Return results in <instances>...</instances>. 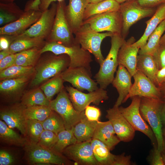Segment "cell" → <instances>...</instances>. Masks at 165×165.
Segmentation results:
<instances>
[{
	"mask_svg": "<svg viewBox=\"0 0 165 165\" xmlns=\"http://www.w3.org/2000/svg\"><path fill=\"white\" fill-rule=\"evenodd\" d=\"M164 138V142H163V151H164V154L163 155L162 157L163 158V160L165 165V137H163Z\"/></svg>",
	"mask_w": 165,
	"mask_h": 165,
	"instance_id": "obj_57",
	"label": "cell"
},
{
	"mask_svg": "<svg viewBox=\"0 0 165 165\" xmlns=\"http://www.w3.org/2000/svg\"><path fill=\"white\" fill-rule=\"evenodd\" d=\"M50 52L56 55L64 54L68 56L70 62L68 68L84 67L90 71V63L93 60L91 53L76 43L66 46L55 42H46L41 48L40 53Z\"/></svg>",
	"mask_w": 165,
	"mask_h": 165,
	"instance_id": "obj_3",
	"label": "cell"
},
{
	"mask_svg": "<svg viewBox=\"0 0 165 165\" xmlns=\"http://www.w3.org/2000/svg\"><path fill=\"white\" fill-rule=\"evenodd\" d=\"M57 140V135L51 131L44 130L40 136L37 144L44 147L52 149Z\"/></svg>",
	"mask_w": 165,
	"mask_h": 165,
	"instance_id": "obj_42",
	"label": "cell"
},
{
	"mask_svg": "<svg viewBox=\"0 0 165 165\" xmlns=\"http://www.w3.org/2000/svg\"><path fill=\"white\" fill-rule=\"evenodd\" d=\"M105 0H86L88 3H95L100 2Z\"/></svg>",
	"mask_w": 165,
	"mask_h": 165,
	"instance_id": "obj_59",
	"label": "cell"
},
{
	"mask_svg": "<svg viewBox=\"0 0 165 165\" xmlns=\"http://www.w3.org/2000/svg\"><path fill=\"white\" fill-rule=\"evenodd\" d=\"M50 8L42 12L39 19L22 33L15 36L7 35L11 43L14 39L21 38H38L46 40L51 32L56 16L57 3L51 4Z\"/></svg>",
	"mask_w": 165,
	"mask_h": 165,
	"instance_id": "obj_10",
	"label": "cell"
},
{
	"mask_svg": "<svg viewBox=\"0 0 165 165\" xmlns=\"http://www.w3.org/2000/svg\"><path fill=\"white\" fill-rule=\"evenodd\" d=\"M64 0H40L39 8L40 11L42 12L49 9L51 4L56 1L61 2Z\"/></svg>",
	"mask_w": 165,
	"mask_h": 165,
	"instance_id": "obj_52",
	"label": "cell"
},
{
	"mask_svg": "<svg viewBox=\"0 0 165 165\" xmlns=\"http://www.w3.org/2000/svg\"><path fill=\"white\" fill-rule=\"evenodd\" d=\"M133 77L134 79V83L132 84L123 103L126 102L129 98L137 96L155 99H161L159 88L141 72L137 70Z\"/></svg>",
	"mask_w": 165,
	"mask_h": 165,
	"instance_id": "obj_15",
	"label": "cell"
},
{
	"mask_svg": "<svg viewBox=\"0 0 165 165\" xmlns=\"http://www.w3.org/2000/svg\"><path fill=\"white\" fill-rule=\"evenodd\" d=\"M69 57L63 54H53L45 57L38 64L35 69V74L31 84L32 87L37 86L43 82L61 74L69 67Z\"/></svg>",
	"mask_w": 165,
	"mask_h": 165,
	"instance_id": "obj_4",
	"label": "cell"
},
{
	"mask_svg": "<svg viewBox=\"0 0 165 165\" xmlns=\"http://www.w3.org/2000/svg\"><path fill=\"white\" fill-rule=\"evenodd\" d=\"M165 31V20L150 35L145 45L140 49L138 54H148L153 56L159 48L160 39Z\"/></svg>",
	"mask_w": 165,
	"mask_h": 165,
	"instance_id": "obj_31",
	"label": "cell"
},
{
	"mask_svg": "<svg viewBox=\"0 0 165 165\" xmlns=\"http://www.w3.org/2000/svg\"><path fill=\"white\" fill-rule=\"evenodd\" d=\"M131 98L130 105L126 108L119 107V111L135 131H139L144 134L149 138L154 146H157L156 144L157 142L153 131L140 112L141 97L137 96Z\"/></svg>",
	"mask_w": 165,
	"mask_h": 165,
	"instance_id": "obj_11",
	"label": "cell"
},
{
	"mask_svg": "<svg viewBox=\"0 0 165 165\" xmlns=\"http://www.w3.org/2000/svg\"><path fill=\"white\" fill-rule=\"evenodd\" d=\"M156 86L159 87L165 82V67L158 70L156 76Z\"/></svg>",
	"mask_w": 165,
	"mask_h": 165,
	"instance_id": "obj_50",
	"label": "cell"
},
{
	"mask_svg": "<svg viewBox=\"0 0 165 165\" xmlns=\"http://www.w3.org/2000/svg\"><path fill=\"white\" fill-rule=\"evenodd\" d=\"M86 0H69L65 8V14L72 33L75 34L82 25Z\"/></svg>",
	"mask_w": 165,
	"mask_h": 165,
	"instance_id": "obj_21",
	"label": "cell"
},
{
	"mask_svg": "<svg viewBox=\"0 0 165 165\" xmlns=\"http://www.w3.org/2000/svg\"><path fill=\"white\" fill-rule=\"evenodd\" d=\"M49 106L62 118L66 130L72 129L77 123L86 116L84 111L79 112L75 110L68 93L64 88L55 99L50 101Z\"/></svg>",
	"mask_w": 165,
	"mask_h": 165,
	"instance_id": "obj_7",
	"label": "cell"
},
{
	"mask_svg": "<svg viewBox=\"0 0 165 165\" xmlns=\"http://www.w3.org/2000/svg\"><path fill=\"white\" fill-rule=\"evenodd\" d=\"M53 111L49 106L35 105L25 107L24 112L27 119L42 122L50 115Z\"/></svg>",
	"mask_w": 165,
	"mask_h": 165,
	"instance_id": "obj_39",
	"label": "cell"
},
{
	"mask_svg": "<svg viewBox=\"0 0 165 165\" xmlns=\"http://www.w3.org/2000/svg\"><path fill=\"white\" fill-rule=\"evenodd\" d=\"M160 44L165 45V33L162 36L160 41Z\"/></svg>",
	"mask_w": 165,
	"mask_h": 165,
	"instance_id": "obj_58",
	"label": "cell"
},
{
	"mask_svg": "<svg viewBox=\"0 0 165 165\" xmlns=\"http://www.w3.org/2000/svg\"><path fill=\"white\" fill-rule=\"evenodd\" d=\"M94 30L97 32H110L121 35L122 19L119 10L106 12L93 16L83 21Z\"/></svg>",
	"mask_w": 165,
	"mask_h": 165,
	"instance_id": "obj_12",
	"label": "cell"
},
{
	"mask_svg": "<svg viewBox=\"0 0 165 165\" xmlns=\"http://www.w3.org/2000/svg\"><path fill=\"white\" fill-rule=\"evenodd\" d=\"M76 42L84 50L92 54L100 65L104 58L101 49L103 40L113 34L110 32L101 33L93 30L88 24H83L74 34Z\"/></svg>",
	"mask_w": 165,
	"mask_h": 165,
	"instance_id": "obj_5",
	"label": "cell"
},
{
	"mask_svg": "<svg viewBox=\"0 0 165 165\" xmlns=\"http://www.w3.org/2000/svg\"><path fill=\"white\" fill-rule=\"evenodd\" d=\"M111 38V47L109 53L94 77L99 87L104 89L112 83L114 78V74L119 65L118 52L125 41L119 34H114Z\"/></svg>",
	"mask_w": 165,
	"mask_h": 165,
	"instance_id": "obj_2",
	"label": "cell"
},
{
	"mask_svg": "<svg viewBox=\"0 0 165 165\" xmlns=\"http://www.w3.org/2000/svg\"><path fill=\"white\" fill-rule=\"evenodd\" d=\"M161 116L163 127H165V101H164L162 108Z\"/></svg>",
	"mask_w": 165,
	"mask_h": 165,
	"instance_id": "obj_54",
	"label": "cell"
},
{
	"mask_svg": "<svg viewBox=\"0 0 165 165\" xmlns=\"http://www.w3.org/2000/svg\"><path fill=\"white\" fill-rule=\"evenodd\" d=\"M22 10L13 2H0V26L1 27L13 22L23 14Z\"/></svg>",
	"mask_w": 165,
	"mask_h": 165,
	"instance_id": "obj_28",
	"label": "cell"
},
{
	"mask_svg": "<svg viewBox=\"0 0 165 165\" xmlns=\"http://www.w3.org/2000/svg\"><path fill=\"white\" fill-rule=\"evenodd\" d=\"M84 112L86 117L89 120L92 121H99L101 116V112L99 108L89 105L86 108Z\"/></svg>",
	"mask_w": 165,
	"mask_h": 165,
	"instance_id": "obj_43",
	"label": "cell"
},
{
	"mask_svg": "<svg viewBox=\"0 0 165 165\" xmlns=\"http://www.w3.org/2000/svg\"><path fill=\"white\" fill-rule=\"evenodd\" d=\"M35 72V68L33 66L24 67L14 64L0 71V79L2 81L23 76H30Z\"/></svg>",
	"mask_w": 165,
	"mask_h": 165,
	"instance_id": "obj_35",
	"label": "cell"
},
{
	"mask_svg": "<svg viewBox=\"0 0 165 165\" xmlns=\"http://www.w3.org/2000/svg\"><path fill=\"white\" fill-rule=\"evenodd\" d=\"M46 42L45 39L40 38H19L13 40L8 49L11 53H16L34 47L42 48Z\"/></svg>",
	"mask_w": 165,
	"mask_h": 165,
	"instance_id": "obj_30",
	"label": "cell"
},
{
	"mask_svg": "<svg viewBox=\"0 0 165 165\" xmlns=\"http://www.w3.org/2000/svg\"><path fill=\"white\" fill-rule=\"evenodd\" d=\"M11 54L12 53H10L8 49L1 51L0 52V61Z\"/></svg>",
	"mask_w": 165,
	"mask_h": 165,
	"instance_id": "obj_56",
	"label": "cell"
},
{
	"mask_svg": "<svg viewBox=\"0 0 165 165\" xmlns=\"http://www.w3.org/2000/svg\"><path fill=\"white\" fill-rule=\"evenodd\" d=\"M132 77L124 66L119 65L116 76L112 83L119 94L115 104L119 107L123 103L131 89L132 85L131 82Z\"/></svg>",
	"mask_w": 165,
	"mask_h": 165,
	"instance_id": "obj_22",
	"label": "cell"
},
{
	"mask_svg": "<svg viewBox=\"0 0 165 165\" xmlns=\"http://www.w3.org/2000/svg\"><path fill=\"white\" fill-rule=\"evenodd\" d=\"M44 130L41 122L36 120L28 119L27 135L30 141L37 143Z\"/></svg>",
	"mask_w": 165,
	"mask_h": 165,
	"instance_id": "obj_41",
	"label": "cell"
},
{
	"mask_svg": "<svg viewBox=\"0 0 165 165\" xmlns=\"http://www.w3.org/2000/svg\"><path fill=\"white\" fill-rule=\"evenodd\" d=\"M135 42L133 37L124 41L118 52V61L119 65L124 66L132 76L137 71L136 66L137 57L140 48L133 46Z\"/></svg>",
	"mask_w": 165,
	"mask_h": 165,
	"instance_id": "obj_20",
	"label": "cell"
},
{
	"mask_svg": "<svg viewBox=\"0 0 165 165\" xmlns=\"http://www.w3.org/2000/svg\"><path fill=\"white\" fill-rule=\"evenodd\" d=\"M40 88H36L25 94L22 98L21 103L26 107L35 105L49 106L50 101Z\"/></svg>",
	"mask_w": 165,
	"mask_h": 165,
	"instance_id": "obj_34",
	"label": "cell"
},
{
	"mask_svg": "<svg viewBox=\"0 0 165 165\" xmlns=\"http://www.w3.org/2000/svg\"><path fill=\"white\" fill-rule=\"evenodd\" d=\"M26 159L32 165L70 164L69 159L60 154L28 141L24 147Z\"/></svg>",
	"mask_w": 165,
	"mask_h": 165,
	"instance_id": "obj_6",
	"label": "cell"
},
{
	"mask_svg": "<svg viewBox=\"0 0 165 165\" xmlns=\"http://www.w3.org/2000/svg\"><path fill=\"white\" fill-rule=\"evenodd\" d=\"M11 42L6 35L0 36V50L7 49L9 48Z\"/></svg>",
	"mask_w": 165,
	"mask_h": 165,
	"instance_id": "obj_53",
	"label": "cell"
},
{
	"mask_svg": "<svg viewBox=\"0 0 165 165\" xmlns=\"http://www.w3.org/2000/svg\"><path fill=\"white\" fill-rule=\"evenodd\" d=\"M39 3L40 0H30L26 3L24 11L31 10H40L39 8Z\"/></svg>",
	"mask_w": 165,
	"mask_h": 165,
	"instance_id": "obj_51",
	"label": "cell"
},
{
	"mask_svg": "<svg viewBox=\"0 0 165 165\" xmlns=\"http://www.w3.org/2000/svg\"><path fill=\"white\" fill-rule=\"evenodd\" d=\"M156 9L155 8L141 6L137 0L129 1L121 4L119 11L122 19V37L124 38L133 25L143 18L152 16Z\"/></svg>",
	"mask_w": 165,
	"mask_h": 165,
	"instance_id": "obj_9",
	"label": "cell"
},
{
	"mask_svg": "<svg viewBox=\"0 0 165 165\" xmlns=\"http://www.w3.org/2000/svg\"><path fill=\"white\" fill-rule=\"evenodd\" d=\"M153 56L159 70L165 67V45H160L157 51Z\"/></svg>",
	"mask_w": 165,
	"mask_h": 165,
	"instance_id": "obj_45",
	"label": "cell"
},
{
	"mask_svg": "<svg viewBox=\"0 0 165 165\" xmlns=\"http://www.w3.org/2000/svg\"><path fill=\"white\" fill-rule=\"evenodd\" d=\"M16 161L15 157L10 152L6 149H0V165H11L14 164Z\"/></svg>",
	"mask_w": 165,
	"mask_h": 165,
	"instance_id": "obj_44",
	"label": "cell"
},
{
	"mask_svg": "<svg viewBox=\"0 0 165 165\" xmlns=\"http://www.w3.org/2000/svg\"><path fill=\"white\" fill-rule=\"evenodd\" d=\"M161 95V99L163 101H165V82L159 86Z\"/></svg>",
	"mask_w": 165,
	"mask_h": 165,
	"instance_id": "obj_55",
	"label": "cell"
},
{
	"mask_svg": "<svg viewBox=\"0 0 165 165\" xmlns=\"http://www.w3.org/2000/svg\"><path fill=\"white\" fill-rule=\"evenodd\" d=\"M90 142H77L66 148L62 154L78 165H99L94 155Z\"/></svg>",
	"mask_w": 165,
	"mask_h": 165,
	"instance_id": "obj_16",
	"label": "cell"
},
{
	"mask_svg": "<svg viewBox=\"0 0 165 165\" xmlns=\"http://www.w3.org/2000/svg\"><path fill=\"white\" fill-rule=\"evenodd\" d=\"M163 102L161 99L141 97L139 106L141 114L153 131L157 149L161 152L163 150L164 138L161 113Z\"/></svg>",
	"mask_w": 165,
	"mask_h": 165,
	"instance_id": "obj_1",
	"label": "cell"
},
{
	"mask_svg": "<svg viewBox=\"0 0 165 165\" xmlns=\"http://www.w3.org/2000/svg\"><path fill=\"white\" fill-rule=\"evenodd\" d=\"M61 74L64 82H69L80 91L90 92L99 88L97 82L91 78L90 71L84 67L68 68Z\"/></svg>",
	"mask_w": 165,
	"mask_h": 165,
	"instance_id": "obj_13",
	"label": "cell"
},
{
	"mask_svg": "<svg viewBox=\"0 0 165 165\" xmlns=\"http://www.w3.org/2000/svg\"><path fill=\"white\" fill-rule=\"evenodd\" d=\"M64 82L60 74L53 77L50 80L42 85L40 89L47 98L50 101L53 97L59 93L64 88Z\"/></svg>",
	"mask_w": 165,
	"mask_h": 165,
	"instance_id": "obj_38",
	"label": "cell"
},
{
	"mask_svg": "<svg viewBox=\"0 0 165 165\" xmlns=\"http://www.w3.org/2000/svg\"><path fill=\"white\" fill-rule=\"evenodd\" d=\"M141 6L148 8H155L165 4V0H137Z\"/></svg>",
	"mask_w": 165,
	"mask_h": 165,
	"instance_id": "obj_49",
	"label": "cell"
},
{
	"mask_svg": "<svg viewBox=\"0 0 165 165\" xmlns=\"http://www.w3.org/2000/svg\"><path fill=\"white\" fill-rule=\"evenodd\" d=\"M29 77L23 76L1 81L0 83L1 93L6 94L16 93L24 86L28 81Z\"/></svg>",
	"mask_w": 165,
	"mask_h": 165,
	"instance_id": "obj_36",
	"label": "cell"
},
{
	"mask_svg": "<svg viewBox=\"0 0 165 165\" xmlns=\"http://www.w3.org/2000/svg\"><path fill=\"white\" fill-rule=\"evenodd\" d=\"M165 20V4H163L157 7L151 18L146 22V27L142 36L138 40L133 43L132 45L140 49L145 46L150 35Z\"/></svg>",
	"mask_w": 165,
	"mask_h": 165,
	"instance_id": "obj_24",
	"label": "cell"
},
{
	"mask_svg": "<svg viewBox=\"0 0 165 165\" xmlns=\"http://www.w3.org/2000/svg\"><path fill=\"white\" fill-rule=\"evenodd\" d=\"M117 2L121 4L127 1L134 0H115Z\"/></svg>",
	"mask_w": 165,
	"mask_h": 165,
	"instance_id": "obj_61",
	"label": "cell"
},
{
	"mask_svg": "<svg viewBox=\"0 0 165 165\" xmlns=\"http://www.w3.org/2000/svg\"><path fill=\"white\" fill-rule=\"evenodd\" d=\"M90 142L94 155L99 165H113L115 155L111 153L109 148L98 139H92Z\"/></svg>",
	"mask_w": 165,
	"mask_h": 165,
	"instance_id": "obj_29",
	"label": "cell"
},
{
	"mask_svg": "<svg viewBox=\"0 0 165 165\" xmlns=\"http://www.w3.org/2000/svg\"><path fill=\"white\" fill-rule=\"evenodd\" d=\"M98 121H90L85 116L77 123L72 129L77 142L90 141Z\"/></svg>",
	"mask_w": 165,
	"mask_h": 165,
	"instance_id": "obj_25",
	"label": "cell"
},
{
	"mask_svg": "<svg viewBox=\"0 0 165 165\" xmlns=\"http://www.w3.org/2000/svg\"><path fill=\"white\" fill-rule=\"evenodd\" d=\"M57 140L52 150L62 154L64 150L68 146L77 142L73 129H65L57 134Z\"/></svg>",
	"mask_w": 165,
	"mask_h": 165,
	"instance_id": "obj_37",
	"label": "cell"
},
{
	"mask_svg": "<svg viewBox=\"0 0 165 165\" xmlns=\"http://www.w3.org/2000/svg\"><path fill=\"white\" fill-rule=\"evenodd\" d=\"M16 53H12L0 61V71L15 64Z\"/></svg>",
	"mask_w": 165,
	"mask_h": 165,
	"instance_id": "obj_47",
	"label": "cell"
},
{
	"mask_svg": "<svg viewBox=\"0 0 165 165\" xmlns=\"http://www.w3.org/2000/svg\"><path fill=\"white\" fill-rule=\"evenodd\" d=\"M93 139H98L106 145L110 150L113 149L121 141L117 136L109 120L98 121Z\"/></svg>",
	"mask_w": 165,
	"mask_h": 165,
	"instance_id": "obj_23",
	"label": "cell"
},
{
	"mask_svg": "<svg viewBox=\"0 0 165 165\" xmlns=\"http://www.w3.org/2000/svg\"><path fill=\"white\" fill-rule=\"evenodd\" d=\"M131 158L130 155H126L124 152L120 155H115L113 165H131Z\"/></svg>",
	"mask_w": 165,
	"mask_h": 165,
	"instance_id": "obj_48",
	"label": "cell"
},
{
	"mask_svg": "<svg viewBox=\"0 0 165 165\" xmlns=\"http://www.w3.org/2000/svg\"><path fill=\"white\" fill-rule=\"evenodd\" d=\"M66 6L65 1L57 2L53 26L46 42H55L68 46L77 43L65 17Z\"/></svg>",
	"mask_w": 165,
	"mask_h": 165,
	"instance_id": "obj_8",
	"label": "cell"
},
{
	"mask_svg": "<svg viewBox=\"0 0 165 165\" xmlns=\"http://www.w3.org/2000/svg\"><path fill=\"white\" fill-rule=\"evenodd\" d=\"M69 98L76 110L82 112L91 103L98 105L108 98L107 91L105 89L99 88L88 93H84L70 86H67Z\"/></svg>",
	"mask_w": 165,
	"mask_h": 165,
	"instance_id": "obj_14",
	"label": "cell"
},
{
	"mask_svg": "<svg viewBox=\"0 0 165 165\" xmlns=\"http://www.w3.org/2000/svg\"><path fill=\"white\" fill-rule=\"evenodd\" d=\"M15 0H0V2L8 3L13 2Z\"/></svg>",
	"mask_w": 165,
	"mask_h": 165,
	"instance_id": "obj_60",
	"label": "cell"
},
{
	"mask_svg": "<svg viewBox=\"0 0 165 165\" xmlns=\"http://www.w3.org/2000/svg\"><path fill=\"white\" fill-rule=\"evenodd\" d=\"M119 107L114 105L107 110L106 117L112 123L120 141L130 142L134 138L135 131L121 113Z\"/></svg>",
	"mask_w": 165,
	"mask_h": 165,
	"instance_id": "obj_17",
	"label": "cell"
},
{
	"mask_svg": "<svg viewBox=\"0 0 165 165\" xmlns=\"http://www.w3.org/2000/svg\"><path fill=\"white\" fill-rule=\"evenodd\" d=\"M149 159V162L152 165H164L162 152L157 149V146H154Z\"/></svg>",
	"mask_w": 165,
	"mask_h": 165,
	"instance_id": "obj_46",
	"label": "cell"
},
{
	"mask_svg": "<svg viewBox=\"0 0 165 165\" xmlns=\"http://www.w3.org/2000/svg\"><path fill=\"white\" fill-rule=\"evenodd\" d=\"M0 139L2 142L10 145L24 147L28 140L23 138L2 120H0Z\"/></svg>",
	"mask_w": 165,
	"mask_h": 165,
	"instance_id": "obj_32",
	"label": "cell"
},
{
	"mask_svg": "<svg viewBox=\"0 0 165 165\" xmlns=\"http://www.w3.org/2000/svg\"><path fill=\"white\" fill-rule=\"evenodd\" d=\"M136 68L156 86V76L159 69L153 56L148 54H139Z\"/></svg>",
	"mask_w": 165,
	"mask_h": 165,
	"instance_id": "obj_26",
	"label": "cell"
},
{
	"mask_svg": "<svg viewBox=\"0 0 165 165\" xmlns=\"http://www.w3.org/2000/svg\"><path fill=\"white\" fill-rule=\"evenodd\" d=\"M162 131L163 136L165 137V127H163Z\"/></svg>",
	"mask_w": 165,
	"mask_h": 165,
	"instance_id": "obj_62",
	"label": "cell"
},
{
	"mask_svg": "<svg viewBox=\"0 0 165 165\" xmlns=\"http://www.w3.org/2000/svg\"><path fill=\"white\" fill-rule=\"evenodd\" d=\"M42 12L31 10L24 11L16 21L0 28V35L15 36L25 31L40 17Z\"/></svg>",
	"mask_w": 165,
	"mask_h": 165,
	"instance_id": "obj_18",
	"label": "cell"
},
{
	"mask_svg": "<svg viewBox=\"0 0 165 165\" xmlns=\"http://www.w3.org/2000/svg\"><path fill=\"white\" fill-rule=\"evenodd\" d=\"M42 48L35 47L16 53L15 64L24 67H33L41 55Z\"/></svg>",
	"mask_w": 165,
	"mask_h": 165,
	"instance_id": "obj_33",
	"label": "cell"
},
{
	"mask_svg": "<svg viewBox=\"0 0 165 165\" xmlns=\"http://www.w3.org/2000/svg\"><path fill=\"white\" fill-rule=\"evenodd\" d=\"M41 122L44 130L51 131L57 135L65 129L62 118L53 111L45 120Z\"/></svg>",
	"mask_w": 165,
	"mask_h": 165,
	"instance_id": "obj_40",
	"label": "cell"
},
{
	"mask_svg": "<svg viewBox=\"0 0 165 165\" xmlns=\"http://www.w3.org/2000/svg\"><path fill=\"white\" fill-rule=\"evenodd\" d=\"M120 4L115 0H105L95 3H88L85 9L83 21L96 15L119 10Z\"/></svg>",
	"mask_w": 165,
	"mask_h": 165,
	"instance_id": "obj_27",
	"label": "cell"
},
{
	"mask_svg": "<svg viewBox=\"0 0 165 165\" xmlns=\"http://www.w3.org/2000/svg\"><path fill=\"white\" fill-rule=\"evenodd\" d=\"M25 106L22 104L2 110L0 118L9 127L16 128L24 136L27 135V120L25 115Z\"/></svg>",
	"mask_w": 165,
	"mask_h": 165,
	"instance_id": "obj_19",
	"label": "cell"
}]
</instances>
